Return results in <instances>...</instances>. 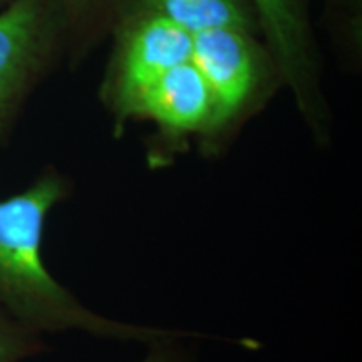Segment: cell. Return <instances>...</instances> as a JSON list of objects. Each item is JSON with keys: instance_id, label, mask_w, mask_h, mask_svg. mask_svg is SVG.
<instances>
[{"instance_id": "obj_1", "label": "cell", "mask_w": 362, "mask_h": 362, "mask_svg": "<svg viewBox=\"0 0 362 362\" xmlns=\"http://www.w3.org/2000/svg\"><path fill=\"white\" fill-rule=\"evenodd\" d=\"M69 194L64 176L49 168L24 192L0 200V310L39 336L79 332L124 342L151 344L180 330L128 324L99 315L52 277L42 243L51 211Z\"/></svg>"}, {"instance_id": "obj_2", "label": "cell", "mask_w": 362, "mask_h": 362, "mask_svg": "<svg viewBox=\"0 0 362 362\" xmlns=\"http://www.w3.org/2000/svg\"><path fill=\"white\" fill-rule=\"evenodd\" d=\"M57 30V0H13L0 8V138L47 66Z\"/></svg>"}, {"instance_id": "obj_3", "label": "cell", "mask_w": 362, "mask_h": 362, "mask_svg": "<svg viewBox=\"0 0 362 362\" xmlns=\"http://www.w3.org/2000/svg\"><path fill=\"white\" fill-rule=\"evenodd\" d=\"M193 34L148 8L126 22L116 49L111 96L117 117H128L136 99L171 67L192 61Z\"/></svg>"}, {"instance_id": "obj_4", "label": "cell", "mask_w": 362, "mask_h": 362, "mask_svg": "<svg viewBox=\"0 0 362 362\" xmlns=\"http://www.w3.org/2000/svg\"><path fill=\"white\" fill-rule=\"evenodd\" d=\"M192 62L214 94V139L243 110L259 84V54L248 30L214 29L193 34Z\"/></svg>"}, {"instance_id": "obj_5", "label": "cell", "mask_w": 362, "mask_h": 362, "mask_svg": "<svg viewBox=\"0 0 362 362\" xmlns=\"http://www.w3.org/2000/svg\"><path fill=\"white\" fill-rule=\"evenodd\" d=\"M214 116V94L192 61L171 67L144 89L128 115L151 119L163 138L175 144L192 134L211 139Z\"/></svg>"}, {"instance_id": "obj_6", "label": "cell", "mask_w": 362, "mask_h": 362, "mask_svg": "<svg viewBox=\"0 0 362 362\" xmlns=\"http://www.w3.org/2000/svg\"><path fill=\"white\" fill-rule=\"evenodd\" d=\"M285 76L302 99L307 84V35L298 0H253Z\"/></svg>"}, {"instance_id": "obj_7", "label": "cell", "mask_w": 362, "mask_h": 362, "mask_svg": "<svg viewBox=\"0 0 362 362\" xmlns=\"http://www.w3.org/2000/svg\"><path fill=\"white\" fill-rule=\"evenodd\" d=\"M143 8L160 13L189 34L214 29L250 30L242 0H143Z\"/></svg>"}, {"instance_id": "obj_8", "label": "cell", "mask_w": 362, "mask_h": 362, "mask_svg": "<svg viewBox=\"0 0 362 362\" xmlns=\"http://www.w3.org/2000/svg\"><path fill=\"white\" fill-rule=\"evenodd\" d=\"M47 349L44 336L33 332L0 310V362H24Z\"/></svg>"}, {"instance_id": "obj_9", "label": "cell", "mask_w": 362, "mask_h": 362, "mask_svg": "<svg viewBox=\"0 0 362 362\" xmlns=\"http://www.w3.org/2000/svg\"><path fill=\"white\" fill-rule=\"evenodd\" d=\"M183 337L187 336H176L151 344L149 352L141 362H193L192 356L181 346Z\"/></svg>"}, {"instance_id": "obj_10", "label": "cell", "mask_w": 362, "mask_h": 362, "mask_svg": "<svg viewBox=\"0 0 362 362\" xmlns=\"http://www.w3.org/2000/svg\"><path fill=\"white\" fill-rule=\"evenodd\" d=\"M94 0H57L59 6L66 7L67 11H72V12H79L86 8L88 6H90Z\"/></svg>"}, {"instance_id": "obj_11", "label": "cell", "mask_w": 362, "mask_h": 362, "mask_svg": "<svg viewBox=\"0 0 362 362\" xmlns=\"http://www.w3.org/2000/svg\"><path fill=\"white\" fill-rule=\"evenodd\" d=\"M13 2V0H0V8H4L6 6H8V4Z\"/></svg>"}]
</instances>
